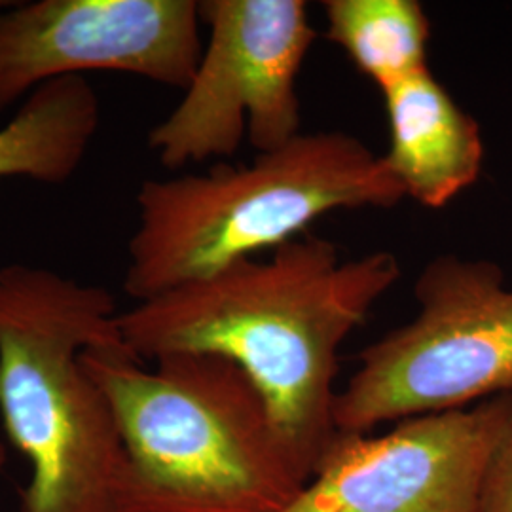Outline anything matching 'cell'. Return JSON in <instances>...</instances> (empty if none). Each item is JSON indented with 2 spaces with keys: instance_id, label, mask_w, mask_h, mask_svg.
I'll return each instance as SVG.
<instances>
[{
  "instance_id": "6da1fadb",
  "label": "cell",
  "mask_w": 512,
  "mask_h": 512,
  "mask_svg": "<svg viewBox=\"0 0 512 512\" xmlns=\"http://www.w3.org/2000/svg\"><path fill=\"white\" fill-rule=\"evenodd\" d=\"M401 279L389 251L344 260L329 239L300 236L270 258H247L120 311L143 363L175 353L219 355L251 378L310 478L338 429V351Z\"/></svg>"
},
{
  "instance_id": "7a4b0ae2",
  "label": "cell",
  "mask_w": 512,
  "mask_h": 512,
  "mask_svg": "<svg viewBox=\"0 0 512 512\" xmlns=\"http://www.w3.org/2000/svg\"><path fill=\"white\" fill-rule=\"evenodd\" d=\"M112 293L0 266V416L31 467L21 512H126L129 461L88 349L126 348Z\"/></svg>"
},
{
  "instance_id": "3957f363",
  "label": "cell",
  "mask_w": 512,
  "mask_h": 512,
  "mask_svg": "<svg viewBox=\"0 0 512 512\" xmlns=\"http://www.w3.org/2000/svg\"><path fill=\"white\" fill-rule=\"evenodd\" d=\"M82 363L109 397L129 461L126 512H279L310 480L236 363L126 348Z\"/></svg>"
},
{
  "instance_id": "277c9868",
  "label": "cell",
  "mask_w": 512,
  "mask_h": 512,
  "mask_svg": "<svg viewBox=\"0 0 512 512\" xmlns=\"http://www.w3.org/2000/svg\"><path fill=\"white\" fill-rule=\"evenodd\" d=\"M404 190L384 156L346 131L300 133L251 164L145 181L129 239L126 293L137 302L300 238L349 209H391Z\"/></svg>"
},
{
  "instance_id": "5b68a950",
  "label": "cell",
  "mask_w": 512,
  "mask_h": 512,
  "mask_svg": "<svg viewBox=\"0 0 512 512\" xmlns=\"http://www.w3.org/2000/svg\"><path fill=\"white\" fill-rule=\"evenodd\" d=\"M416 317L363 349L338 391L334 423L368 433L385 421L469 408L512 391V289L492 260L440 255L423 266Z\"/></svg>"
},
{
  "instance_id": "8992f818",
  "label": "cell",
  "mask_w": 512,
  "mask_h": 512,
  "mask_svg": "<svg viewBox=\"0 0 512 512\" xmlns=\"http://www.w3.org/2000/svg\"><path fill=\"white\" fill-rule=\"evenodd\" d=\"M209 42L181 103L148 131L167 169L228 158L247 135L258 152L302 133L296 78L315 40L302 0L200 2Z\"/></svg>"
},
{
  "instance_id": "52a82bcc",
  "label": "cell",
  "mask_w": 512,
  "mask_h": 512,
  "mask_svg": "<svg viewBox=\"0 0 512 512\" xmlns=\"http://www.w3.org/2000/svg\"><path fill=\"white\" fill-rule=\"evenodd\" d=\"M509 393L399 421L385 435L338 431L279 512H480Z\"/></svg>"
},
{
  "instance_id": "ba28073f",
  "label": "cell",
  "mask_w": 512,
  "mask_h": 512,
  "mask_svg": "<svg viewBox=\"0 0 512 512\" xmlns=\"http://www.w3.org/2000/svg\"><path fill=\"white\" fill-rule=\"evenodd\" d=\"M200 2L38 0L0 8V112L92 71L186 90L202 59Z\"/></svg>"
},
{
  "instance_id": "9c48e42d",
  "label": "cell",
  "mask_w": 512,
  "mask_h": 512,
  "mask_svg": "<svg viewBox=\"0 0 512 512\" xmlns=\"http://www.w3.org/2000/svg\"><path fill=\"white\" fill-rule=\"evenodd\" d=\"M382 95L389 122L384 160L404 196L427 209L446 207L480 177L484 143L478 122L431 69Z\"/></svg>"
},
{
  "instance_id": "30bf717a",
  "label": "cell",
  "mask_w": 512,
  "mask_h": 512,
  "mask_svg": "<svg viewBox=\"0 0 512 512\" xmlns=\"http://www.w3.org/2000/svg\"><path fill=\"white\" fill-rule=\"evenodd\" d=\"M101 122L97 93L84 76L48 82L0 128V179L61 184L73 179Z\"/></svg>"
},
{
  "instance_id": "8fae6325",
  "label": "cell",
  "mask_w": 512,
  "mask_h": 512,
  "mask_svg": "<svg viewBox=\"0 0 512 512\" xmlns=\"http://www.w3.org/2000/svg\"><path fill=\"white\" fill-rule=\"evenodd\" d=\"M327 38L380 93L429 71L431 23L418 0H327Z\"/></svg>"
},
{
  "instance_id": "7c38bea8",
  "label": "cell",
  "mask_w": 512,
  "mask_h": 512,
  "mask_svg": "<svg viewBox=\"0 0 512 512\" xmlns=\"http://www.w3.org/2000/svg\"><path fill=\"white\" fill-rule=\"evenodd\" d=\"M509 399L507 421L484 478L480 512H512V391Z\"/></svg>"
},
{
  "instance_id": "4fadbf2b",
  "label": "cell",
  "mask_w": 512,
  "mask_h": 512,
  "mask_svg": "<svg viewBox=\"0 0 512 512\" xmlns=\"http://www.w3.org/2000/svg\"><path fill=\"white\" fill-rule=\"evenodd\" d=\"M6 461H8V450H6V444H4V440L0 439V471L4 469Z\"/></svg>"
},
{
  "instance_id": "5bb4252c",
  "label": "cell",
  "mask_w": 512,
  "mask_h": 512,
  "mask_svg": "<svg viewBox=\"0 0 512 512\" xmlns=\"http://www.w3.org/2000/svg\"><path fill=\"white\" fill-rule=\"evenodd\" d=\"M10 2H6V0H0V8H4V6H8Z\"/></svg>"
}]
</instances>
